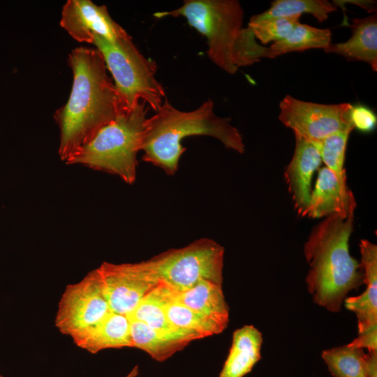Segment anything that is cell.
Returning <instances> with one entry per match:
<instances>
[{
  "label": "cell",
  "mask_w": 377,
  "mask_h": 377,
  "mask_svg": "<svg viewBox=\"0 0 377 377\" xmlns=\"http://www.w3.org/2000/svg\"><path fill=\"white\" fill-rule=\"evenodd\" d=\"M68 64L73 77L71 91L66 104L53 115L60 131L58 154L65 162L101 128L128 109L96 48L72 50Z\"/></svg>",
  "instance_id": "6da1fadb"
},
{
  "label": "cell",
  "mask_w": 377,
  "mask_h": 377,
  "mask_svg": "<svg viewBox=\"0 0 377 377\" xmlns=\"http://www.w3.org/2000/svg\"><path fill=\"white\" fill-rule=\"evenodd\" d=\"M353 221L354 214L325 218L313 228L304 246L310 267L307 290L316 304L333 313L340 311L349 292L364 283L360 263L349 253Z\"/></svg>",
  "instance_id": "7a4b0ae2"
},
{
  "label": "cell",
  "mask_w": 377,
  "mask_h": 377,
  "mask_svg": "<svg viewBox=\"0 0 377 377\" xmlns=\"http://www.w3.org/2000/svg\"><path fill=\"white\" fill-rule=\"evenodd\" d=\"M155 112L147 120L141 147L142 160L168 175L178 170L179 158L186 150L181 142L186 137L207 135L219 140L227 149L239 154L245 151L239 131L229 118L214 113L211 99L194 110L185 112L175 108L165 97Z\"/></svg>",
  "instance_id": "3957f363"
},
{
  "label": "cell",
  "mask_w": 377,
  "mask_h": 377,
  "mask_svg": "<svg viewBox=\"0 0 377 377\" xmlns=\"http://www.w3.org/2000/svg\"><path fill=\"white\" fill-rule=\"evenodd\" d=\"M154 15L185 17L191 27L207 38L211 61L229 74L261 58L276 57L269 47L256 42L248 27H242L244 11L237 0H185L176 9Z\"/></svg>",
  "instance_id": "277c9868"
},
{
  "label": "cell",
  "mask_w": 377,
  "mask_h": 377,
  "mask_svg": "<svg viewBox=\"0 0 377 377\" xmlns=\"http://www.w3.org/2000/svg\"><path fill=\"white\" fill-rule=\"evenodd\" d=\"M148 106L140 101L101 128L66 162L80 164L119 177L132 184L137 174V154L141 151Z\"/></svg>",
  "instance_id": "5b68a950"
},
{
  "label": "cell",
  "mask_w": 377,
  "mask_h": 377,
  "mask_svg": "<svg viewBox=\"0 0 377 377\" xmlns=\"http://www.w3.org/2000/svg\"><path fill=\"white\" fill-rule=\"evenodd\" d=\"M92 44L101 53L126 108L143 101L156 112L165 92L155 77L156 64L140 52L132 38L111 42L95 35Z\"/></svg>",
  "instance_id": "8992f818"
},
{
  "label": "cell",
  "mask_w": 377,
  "mask_h": 377,
  "mask_svg": "<svg viewBox=\"0 0 377 377\" xmlns=\"http://www.w3.org/2000/svg\"><path fill=\"white\" fill-rule=\"evenodd\" d=\"M223 256L221 245L201 238L184 247L165 251L143 263L159 283L175 293H181L202 279L222 285Z\"/></svg>",
  "instance_id": "52a82bcc"
},
{
  "label": "cell",
  "mask_w": 377,
  "mask_h": 377,
  "mask_svg": "<svg viewBox=\"0 0 377 377\" xmlns=\"http://www.w3.org/2000/svg\"><path fill=\"white\" fill-rule=\"evenodd\" d=\"M110 309L96 269L68 284L58 304L55 326L73 341L99 323Z\"/></svg>",
  "instance_id": "ba28073f"
},
{
  "label": "cell",
  "mask_w": 377,
  "mask_h": 377,
  "mask_svg": "<svg viewBox=\"0 0 377 377\" xmlns=\"http://www.w3.org/2000/svg\"><path fill=\"white\" fill-rule=\"evenodd\" d=\"M352 108L349 103L320 104L287 95L279 103V119L295 135L318 141L337 132L352 131Z\"/></svg>",
  "instance_id": "9c48e42d"
},
{
  "label": "cell",
  "mask_w": 377,
  "mask_h": 377,
  "mask_svg": "<svg viewBox=\"0 0 377 377\" xmlns=\"http://www.w3.org/2000/svg\"><path fill=\"white\" fill-rule=\"evenodd\" d=\"M110 309L128 316L159 282L143 262L114 264L103 262L96 268Z\"/></svg>",
  "instance_id": "30bf717a"
},
{
  "label": "cell",
  "mask_w": 377,
  "mask_h": 377,
  "mask_svg": "<svg viewBox=\"0 0 377 377\" xmlns=\"http://www.w3.org/2000/svg\"><path fill=\"white\" fill-rule=\"evenodd\" d=\"M60 26L80 43L92 44L95 35L111 42L131 37L113 20L105 6L90 0H68L62 8Z\"/></svg>",
  "instance_id": "8fae6325"
},
{
  "label": "cell",
  "mask_w": 377,
  "mask_h": 377,
  "mask_svg": "<svg viewBox=\"0 0 377 377\" xmlns=\"http://www.w3.org/2000/svg\"><path fill=\"white\" fill-rule=\"evenodd\" d=\"M293 156L284 171V179L292 195L295 209L304 216L311 194L313 173L321 165L320 153L309 140L295 134Z\"/></svg>",
  "instance_id": "7c38bea8"
},
{
  "label": "cell",
  "mask_w": 377,
  "mask_h": 377,
  "mask_svg": "<svg viewBox=\"0 0 377 377\" xmlns=\"http://www.w3.org/2000/svg\"><path fill=\"white\" fill-rule=\"evenodd\" d=\"M356 202L347 185L341 184L327 167L319 170L315 187L304 216L312 219L354 214Z\"/></svg>",
  "instance_id": "4fadbf2b"
},
{
  "label": "cell",
  "mask_w": 377,
  "mask_h": 377,
  "mask_svg": "<svg viewBox=\"0 0 377 377\" xmlns=\"http://www.w3.org/2000/svg\"><path fill=\"white\" fill-rule=\"evenodd\" d=\"M130 320L132 347L141 349L154 360L163 362L202 337L189 330L164 332L154 330L135 320Z\"/></svg>",
  "instance_id": "5bb4252c"
},
{
  "label": "cell",
  "mask_w": 377,
  "mask_h": 377,
  "mask_svg": "<svg viewBox=\"0 0 377 377\" xmlns=\"http://www.w3.org/2000/svg\"><path fill=\"white\" fill-rule=\"evenodd\" d=\"M73 341L91 353L108 348L132 347L130 320L126 315L110 311Z\"/></svg>",
  "instance_id": "9a60e30c"
},
{
  "label": "cell",
  "mask_w": 377,
  "mask_h": 377,
  "mask_svg": "<svg viewBox=\"0 0 377 377\" xmlns=\"http://www.w3.org/2000/svg\"><path fill=\"white\" fill-rule=\"evenodd\" d=\"M352 35L346 42L330 43L325 50L348 60L368 63L377 70V17L372 15L364 18H355L351 24Z\"/></svg>",
  "instance_id": "2e32d148"
},
{
  "label": "cell",
  "mask_w": 377,
  "mask_h": 377,
  "mask_svg": "<svg viewBox=\"0 0 377 377\" xmlns=\"http://www.w3.org/2000/svg\"><path fill=\"white\" fill-rule=\"evenodd\" d=\"M173 299L213 320L225 330L229 322V309L222 285L200 280L193 287L181 293L172 291Z\"/></svg>",
  "instance_id": "e0dca14e"
},
{
  "label": "cell",
  "mask_w": 377,
  "mask_h": 377,
  "mask_svg": "<svg viewBox=\"0 0 377 377\" xmlns=\"http://www.w3.org/2000/svg\"><path fill=\"white\" fill-rule=\"evenodd\" d=\"M262 343V334L253 325L236 330L219 377H243L251 372L261 358Z\"/></svg>",
  "instance_id": "ac0fdd59"
},
{
  "label": "cell",
  "mask_w": 377,
  "mask_h": 377,
  "mask_svg": "<svg viewBox=\"0 0 377 377\" xmlns=\"http://www.w3.org/2000/svg\"><path fill=\"white\" fill-rule=\"evenodd\" d=\"M171 293L172 290L169 288L159 283L127 316L129 319L143 323L154 330L164 332L183 330L172 326L164 312L163 305L170 297Z\"/></svg>",
  "instance_id": "d6986e66"
},
{
  "label": "cell",
  "mask_w": 377,
  "mask_h": 377,
  "mask_svg": "<svg viewBox=\"0 0 377 377\" xmlns=\"http://www.w3.org/2000/svg\"><path fill=\"white\" fill-rule=\"evenodd\" d=\"M363 276L364 292L344 300L346 308L356 314L358 334L377 326V269H366Z\"/></svg>",
  "instance_id": "ffe728a7"
},
{
  "label": "cell",
  "mask_w": 377,
  "mask_h": 377,
  "mask_svg": "<svg viewBox=\"0 0 377 377\" xmlns=\"http://www.w3.org/2000/svg\"><path fill=\"white\" fill-rule=\"evenodd\" d=\"M337 10L335 5L326 0H275L265 12L251 17L253 20H262L279 17L301 16L311 14L319 22L328 18L330 13Z\"/></svg>",
  "instance_id": "44dd1931"
},
{
  "label": "cell",
  "mask_w": 377,
  "mask_h": 377,
  "mask_svg": "<svg viewBox=\"0 0 377 377\" xmlns=\"http://www.w3.org/2000/svg\"><path fill=\"white\" fill-rule=\"evenodd\" d=\"M331 31L299 22L284 39L273 43L269 48L276 57L309 49L325 50L331 43Z\"/></svg>",
  "instance_id": "7402d4cb"
},
{
  "label": "cell",
  "mask_w": 377,
  "mask_h": 377,
  "mask_svg": "<svg viewBox=\"0 0 377 377\" xmlns=\"http://www.w3.org/2000/svg\"><path fill=\"white\" fill-rule=\"evenodd\" d=\"M322 357L334 377H369L366 353L349 344L325 350Z\"/></svg>",
  "instance_id": "603a6c76"
},
{
  "label": "cell",
  "mask_w": 377,
  "mask_h": 377,
  "mask_svg": "<svg viewBox=\"0 0 377 377\" xmlns=\"http://www.w3.org/2000/svg\"><path fill=\"white\" fill-rule=\"evenodd\" d=\"M163 309L168 320L175 328L193 331L202 338L220 334L224 330L216 323L173 299L172 293L164 304Z\"/></svg>",
  "instance_id": "cb8c5ba5"
},
{
  "label": "cell",
  "mask_w": 377,
  "mask_h": 377,
  "mask_svg": "<svg viewBox=\"0 0 377 377\" xmlns=\"http://www.w3.org/2000/svg\"><path fill=\"white\" fill-rule=\"evenodd\" d=\"M351 131L331 134L325 138L311 142L318 150L321 160L343 185H347L343 168L348 139Z\"/></svg>",
  "instance_id": "d4e9b609"
},
{
  "label": "cell",
  "mask_w": 377,
  "mask_h": 377,
  "mask_svg": "<svg viewBox=\"0 0 377 377\" xmlns=\"http://www.w3.org/2000/svg\"><path fill=\"white\" fill-rule=\"evenodd\" d=\"M300 16L262 20H249L248 27L263 44L277 42L286 38L300 22Z\"/></svg>",
  "instance_id": "484cf974"
},
{
  "label": "cell",
  "mask_w": 377,
  "mask_h": 377,
  "mask_svg": "<svg viewBox=\"0 0 377 377\" xmlns=\"http://www.w3.org/2000/svg\"><path fill=\"white\" fill-rule=\"evenodd\" d=\"M350 121L353 128L363 133H369L374 130L377 118L375 113L369 108L357 105H353L350 112Z\"/></svg>",
  "instance_id": "4316f807"
},
{
  "label": "cell",
  "mask_w": 377,
  "mask_h": 377,
  "mask_svg": "<svg viewBox=\"0 0 377 377\" xmlns=\"http://www.w3.org/2000/svg\"><path fill=\"white\" fill-rule=\"evenodd\" d=\"M348 344L357 348H366L369 350H377V326L359 333L358 337Z\"/></svg>",
  "instance_id": "83f0119b"
},
{
  "label": "cell",
  "mask_w": 377,
  "mask_h": 377,
  "mask_svg": "<svg viewBox=\"0 0 377 377\" xmlns=\"http://www.w3.org/2000/svg\"><path fill=\"white\" fill-rule=\"evenodd\" d=\"M366 366L369 377H377V350L366 353Z\"/></svg>",
  "instance_id": "f1b7e54d"
},
{
  "label": "cell",
  "mask_w": 377,
  "mask_h": 377,
  "mask_svg": "<svg viewBox=\"0 0 377 377\" xmlns=\"http://www.w3.org/2000/svg\"><path fill=\"white\" fill-rule=\"evenodd\" d=\"M139 374V367L138 365L135 366L131 371L125 377H137Z\"/></svg>",
  "instance_id": "f546056e"
},
{
  "label": "cell",
  "mask_w": 377,
  "mask_h": 377,
  "mask_svg": "<svg viewBox=\"0 0 377 377\" xmlns=\"http://www.w3.org/2000/svg\"><path fill=\"white\" fill-rule=\"evenodd\" d=\"M0 377H3L1 375H0Z\"/></svg>",
  "instance_id": "4dcf8cb0"
}]
</instances>
